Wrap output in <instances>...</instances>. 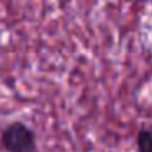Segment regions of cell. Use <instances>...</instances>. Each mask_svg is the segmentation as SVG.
<instances>
[{"label":"cell","instance_id":"cell-1","mask_svg":"<svg viewBox=\"0 0 152 152\" xmlns=\"http://www.w3.org/2000/svg\"><path fill=\"white\" fill-rule=\"evenodd\" d=\"M4 152H38L36 132L23 121H12L0 132Z\"/></svg>","mask_w":152,"mask_h":152},{"label":"cell","instance_id":"cell-2","mask_svg":"<svg viewBox=\"0 0 152 152\" xmlns=\"http://www.w3.org/2000/svg\"><path fill=\"white\" fill-rule=\"evenodd\" d=\"M149 145H151V131L149 128H142L136 134V147L137 152H147Z\"/></svg>","mask_w":152,"mask_h":152}]
</instances>
